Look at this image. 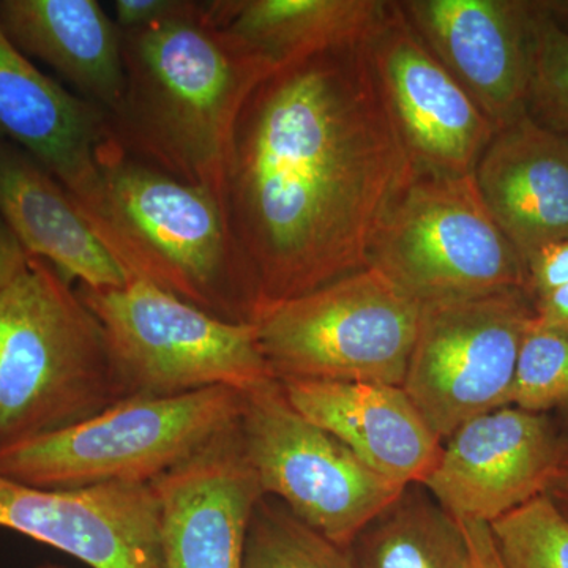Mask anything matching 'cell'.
Instances as JSON below:
<instances>
[{
	"mask_svg": "<svg viewBox=\"0 0 568 568\" xmlns=\"http://www.w3.org/2000/svg\"><path fill=\"white\" fill-rule=\"evenodd\" d=\"M122 54L125 89L110 114L112 138L130 155L209 190L223 204L235 122L276 67L193 0L155 24L122 32Z\"/></svg>",
	"mask_w": 568,
	"mask_h": 568,
	"instance_id": "cell-2",
	"label": "cell"
},
{
	"mask_svg": "<svg viewBox=\"0 0 568 568\" xmlns=\"http://www.w3.org/2000/svg\"><path fill=\"white\" fill-rule=\"evenodd\" d=\"M416 175L366 43L272 70L242 106L223 183L260 308L368 267Z\"/></svg>",
	"mask_w": 568,
	"mask_h": 568,
	"instance_id": "cell-1",
	"label": "cell"
},
{
	"mask_svg": "<svg viewBox=\"0 0 568 568\" xmlns=\"http://www.w3.org/2000/svg\"><path fill=\"white\" fill-rule=\"evenodd\" d=\"M532 320L525 290L422 305L402 387L443 444L470 418L508 406Z\"/></svg>",
	"mask_w": 568,
	"mask_h": 568,
	"instance_id": "cell-10",
	"label": "cell"
},
{
	"mask_svg": "<svg viewBox=\"0 0 568 568\" xmlns=\"http://www.w3.org/2000/svg\"><path fill=\"white\" fill-rule=\"evenodd\" d=\"M537 43L529 115L538 123L568 136V31L559 28L537 3Z\"/></svg>",
	"mask_w": 568,
	"mask_h": 568,
	"instance_id": "cell-26",
	"label": "cell"
},
{
	"mask_svg": "<svg viewBox=\"0 0 568 568\" xmlns=\"http://www.w3.org/2000/svg\"><path fill=\"white\" fill-rule=\"evenodd\" d=\"M244 392L125 398L81 424L0 447V476L44 489L153 484L237 424Z\"/></svg>",
	"mask_w": 568,
	"mask_h": 568,
	"instance_id": "cell-5",
	"label": "cell"
},
{
	"mask_svg": "<svg viewBox=\"0 0 568 568\" xmlns=\"http://www.w3.org/2000/svg\"><path fill=\"white\" fill-rule=\"evenodd\" d=\"M534 321L568 334V284L534 302Z\"/></svg>",
	"mask_w": 568,
	"mask_h": 568,
	"instance_id": "cell-31",
	"label": "cell"
},
{
	"mask_svg": "<svg viewBox=\"0 0 568 568\" xmlns=\"http://www.w3.org/2000/svg\"><path fill=\"white\" fill-rule=\"evenodd\" d=\"M532 302L568 284V239L538 250L526 263Z\"/></svg>",
	"mask_w": 568,
	"mask_h": 568,
	"instance_id": "cell-27",
	"label": "cell"
},
{
	"mask_svg": "<svg viewBox=\"0 0 568 568\" xmlns=\"http://www.w3.org/2000/svg\"><path fill=\"white\" fill-rule=\"evenodd\" d=\"M390 2L377 0H213L209 17L274 67L366 43Z\"/></svg>",
	"mask_w": 568,
	"mask_h": 568,
	"instance_id": "cell-21",
	"label": "cell"
},
{
	"mask_svg": "<svg viewBox=\"0 0 568 568\" xmlns=\"http://www.w3.org/2000/svg\"><path fill=\"white\" fill-rule=\"evenodd\" d=\"M541 13L547 14L549 20L564 22L568 20V2H536Z\"/></svg>",
	"mask_w": 568,
	"mask_h": 568,
	"instance_id": "cell-33",
	"label": "cell"
},
{
	"mask_svg": "<svg viewBox=\"0 0 568 568\" xmlns=\"http://www.w3.org/2000/svg\"><path fill=\"white\" fill-rule=\"evenodd\" d=\"M422 305L368 265L261 306L253 324L276 381L403 386Z\"/></svg>",
	"mask_w": 568,
	"mask_h": 568,
	"instance_id": "cell-7",
	"label": "cell"
},
{
	"mask_svg": "<svg viewBox=\"0 0 568 568\" xmlns=\"http://www.w3.org/2000/svg\"><path fill=\"white\" fill-rule=\"evenodd\" d=\"M121 399L102 324L65 276L32 256L0 294V447Z\"/></svg>",
	"mask_w": 568,
	"mask_h": 568,
	"instance_id": "cell-4",
	"label": "cell"
},
{
	"mask_svg": "<svg viewBox=\"0 0 568 568\" xmlns=\"http://www.w3.org/2000/svg\"><path fill=\"white\" fill-rule=\"evenodd\" d=\"M357 568H470L457 518L410 485L351 545Z\"/></svg>",
	"mask_w": 568,
	"mask_h": 568,
	"instance_id": "cell-22",
	"label": "cell"
},
{
	"mask_svg": "<svg viewBox=\"0 0 568 568\" xmlns=\"http://www.w3.org/2000/svg\"><path fill=\"white\" fill-rule=\"evenodd\" d=\"M469 547L470 568H507L491 536L489 525L458 519Z\"/></svg>",
	"mask_w": 568,
	"mask_h": 568,
	"instance_id": "cell-29",
	"label": "cell"
},
{
	"mask_svg": "<svg viewBox=\"0 0 568 568\" xmlns=\"http://www.w3.org/2000/svg\"><path fill=\"white\" fill-rule=\"evenodd\" d=\"M0 528L92 568H164L153 484L44 489L0 476Z\"/></svg>",
	"mask_w": 568,
	"mask_h": 568,
	"instance_id": "cell-15",
	"label": "cell"
},
{
	"mask_svg": "<svg viewBox=\"0 0 568 568\" xmlns=\"http://www.w3.org/2000/svg\"><path fill=\"white\" fill-rule=\"evenodd\" d=\"M0 216L26 252L50 263L69 282L95 290L129 282L58 179L3 138Z\"/></svg>",
	"mask_w": 568,
	"mask_h": 568,
	"instance_id": "cell-19",
	"label": "cell"
},
{
	"mask_svg": "<svg viewBox=\"0 0 568 568\" xmlns=\"http://www.w3.org/2000/svg\"><path fill=\"white\" fill-rule=\"evenodd\" d=\"M239 422L153 481L164 568H244L250 519L264 495Z\"/></svg>",
	"mask_w": 568,
	"mask_h": 568,
	"instance_id": "cell-16",
	"label": "cell"
},
{
	"mask_svg": "<svg viewBox=\"0 0 568 568\" xmlns=\"http://www.w3.org/2000/svg\"><path fill=\"white\" fill-rule=\"evenodd\" d=\"M369 265L420 305L528 291L525 260L488 212L474 174H417L381 224Z\"/></svg>",
	"mask_w": 568,
	"mask_h": 568,
	"instance_id": "cell-8",
	"label": "cell"
},
{
	"mask_svg": "<svg viewBox=\"0 0 568 568\" xmlns=\"http://www.w3.org/2000/svg\"><path fill=\"white\" fill-rule=\"evenodd\" d=\"M99 159L114 224L112 257L126 278L155 284L220 320L253 324L260 291L219 197L130 155L112 134Z\"/></svg>",
	"mask_w": 568,
	"mask_h": 568,
	"instance_id": "cell-3",
	"label": "cell"
},
{
	"mask_svg": "<svg viewBox=\"0 0 568 568\" xmlns=\"http://www.w3.org/2000/svg\"><path fill=\"white\" fill-rule=\"evenodd\" d=\"M508 406L536 414L568 407V334L532 320L519 347Z\"/></svg>",
	"mask_w": 568,
	"mask_h": 568,
	"instance_id": "cell-25",
	"label": "cell"
},
{
	"mask_svg": "<svg viewBox=\"0 0 568 568\" xmlns=\"http://www.w3.org/2000/svg\"><path fill=\"white\" fill-rule=\"evenodd\" d=\"M545 495H547L568 518V439H564L558 465L555 467V473H552Z\"/></svg>",
	"mask_w": 568,
	"mask_h": 568,
	"instance_id": "cell-32",
	"label": "cell"
},
{
	"mask_svg": "<svg viewBox=\"0 0 568 568\" xmlns=\"http://www.w3.org/2000/svg\"><path fill=\"white\" fill-rule=\"evenodd\" d=\"M111 134L106 111L37 70L0 28V138L58 179L110 254L114 224L99 156Z\"/></svg>",
	"mask_w": 568,
	"mask_h": 568,
	"instance_id": "cell-12",
	"label": "cell"
},
{
	"mask_svg": "<svg viewBox=\"0 0 568 568\" xmlns=\"http://www.w3.org/2000/svg\"><path fill=\"white\" fill-rule=\"evenodd\" d=\"M239 424L263 495L342 547L351 548L406 488L302 416L276 379L244 392Z\"/></svg>",
	"mask_w": 568,
	"mask_h": 568,
	"instance_id": "cell-9",
	"label": "cell"
},
{
	"mask_svg": "<svg viewBox=\"0 0 568 568\" xmlns=\"http://www.w3.org/2000/svg\"><path fill=\"white\" fill-rule=\"evenodd\" d=\"M403 13L496 130L528 115L537 11L521 0H406Z\"/></svg>",
	"mask_w": 568,
	"mask_h": 568,
	"instance_id": "cell-13",
	"label": "cell"
},
{
	"mask_svg": "<svg viewBox=\"0 0 568 568\" xmlns=\"http://www.w3.org/2000/svg\"><path fill=\"white\" fill-rule=\"evenodd\" d=\"M244 568H357L351 548L328 540L280 500H257L246 534Z\"/></svg>",
	"mask_w": 568,
	"mask_h": 568,
	"instance_id": "cell-23",
	"label": "cell"
},
{
	"mask_svg": "<svg viewBox=\"0 0 568 568\" xmlns=\"http://www.w3.org/2000/svg\"><path fill=\"white\" fill-rule=\"evenodd\" d=\"M183 0H114L111 3L114 20L121 32L136 31L171 17Z\"/></svg>",
	"mask_w": 568,
	"mask_h": 568,
	"instance_id": "cell-28",
	"label": "cell"
},
{
	"mask_svg": "<svg viewBox=\"0 0 568 568\" xmlns=\"http://www.w3.org/2000/svg\"><path fill=\"white\" fill-rule=\"evenodd\" d=\"M39 568H63V567L54 566V564H44V566H40Z\"/></svg>",
	"mask_w": 568,
	"mask_h": 568,
	"instance_id": "cell-34",
	"label": "cell"
},
{
	"mask_svg": "<svg viewBox=\"0 0 568 568\" xmlns=\"http://www.w3.org/2000/svg\"><path fill=\"white\" fill-rule=\"evenodd\" d=\"M0 28L22 54L33 55L111 114L125 89L122 32L95 0H2Z\"/></svg>",
	"mask_w": 568,
	"mask_h": 568,
	"instance_id": "cell-20",
	"label": "cell"
},
{
	"mask_svg": "<svg viewBox=\"0 0 568 568\" xmlns=\"http://www.w3.org/2000/svg\"><path fill=\"white\" fill-rule=\"evenodd\" d=\"M562 444L547 414L499 407L444 440L424 487L452 517L491 525L547 493Z\"/></svg>",
	"mask_w": 568,
	"mask_h": 568,
	"instance_id": "cell-14",
	"label": "cell"
},
{
	"mask_svg": "<svg viewBox=\"0 0 568 568\" xmlns=\"http://www.w3.org/2000/svg\"><path fill=\"white\" fill-rule=\"evenodd\" d=\"M102 324L122 399L170 398L212 387L246 392L275 379L254 324L209 315L155 284H78Z\"/></svg>",
	"mask_w": 568,
	"mask_h": 568,
	"instance_id": "cell-6",
	"label": "cell"
},
{
	"mask_svg": "<svg viewBox=\"0 0 568 568\" xmlns=\"http://www.w3.org/2000/svg\"><path fill=\"white\" fill-rule=\"evenodd\" d=\"M478 193L525 263L568 239V136L530 115L497 130L474 173Z\"/></svg>",
	"mask_w": 568,
	"mask_h": 568,
	"instance_id": "cell-18",
	"label": "cell"
},
{
	"mask_svg": "<svg viewBox=\"0 0 568 568\" xmlns=\"http://www.w3.org/2000/svg\"><path fill=\"white\" fill-rule=\"evenodd\" d=\"M507 568H568V518L547 495L489 525Z\"/></svg>",
	"mask_w": 568,
	"mask_h": 568,
	"instance_id": "cell-24",
	"label": "cell"
},
{
	"mask_svg": "<svg viewBox=\"0 0 568 568\" xmlns=\"http://www.w3.org/2000/svg\"><path fill=\"white\" fill-rule=\"evenodd\" d=\"M291 405L342 440L366 466L402 487L424 485L443 440L402 386L338 381H278Z\"/></svg>",
	"mask_w": 568,
	"mask_h": 568,
	"instance_id": "cell-17",
	"label": "cell"
},
{
	"mask_svg": "<svg viewBox=\"0 0 568 568\" xmlns=\"http://www.w3.org/2000/svg\"><path fill=\"white\" fill-rule=\"evenodd\" d=\"M366 48L417 174L476 173L496 126L429 51L399 2H390Z\"/></svg>",
	"mask_w": 568,
	"mask_h": 568,
	"instance_id": "cell-11",
	"label": "cell"
},
{
	"mask_svg": "<svg viewBox=\"0 0 568 568\" xmlns=\"http://www.w3.org/2000/svg\"><path fill=\"white\" fill-rule=\"evenodd\" d=\"M31 257L0 216V294L24 271Z\"/></svg>",
	"mask_w": 568,
	"mask_h": 568,
	"instance_id": "cell-30",
	"label": "cell"
}]
</instances>
